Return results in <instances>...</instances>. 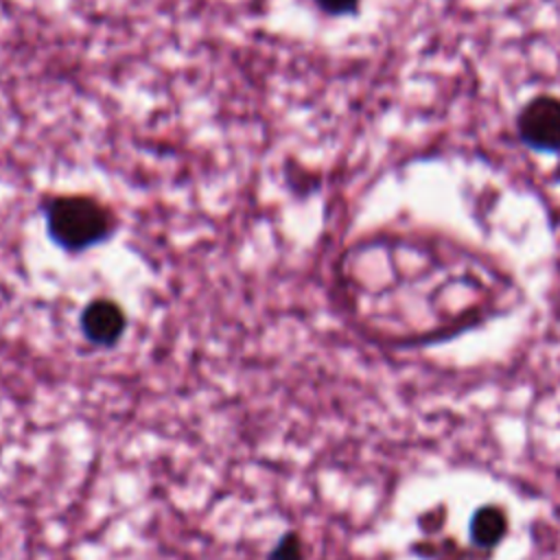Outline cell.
<instances>
[{
  "label": "cell",
  "instance_id": "obj_3",
  "mask_svg": "<svg viewBox=\"0 0 560 560\" xmlns=\"http://www.w3.org/2000/svg\"><path fill=\"white\" fill-rule=\"evenodd\" d=\"M81 328L90 341L112 346L125 330V313L112 300H96L83 311Z\"/></svg>",
  "mask_w": 560,
  "mask_h": 560
},
{
  "label": "cell",
  "instance_id": "obj_4",
  "mask_svg": "<svg viewBox=\"0 0 560 560\" xmlns=\"http://www.w3.org/2000/svg\"><path fill=\"white\" fill-rule=\"evenodd\" d=\"M508 534V514L501 505H479L470 516L468 536L479 549H494Z\"/></svg>",
  "mask_w": 560,
  "mask_h": 560
},
{
  "label": "cell",
  "instance_id": "obj_1",
  "mask_svg": "<svg viewBox=\"0 0 560 560\" xmlns=\"http://www.w3.org/2000/svg\"><path fill=\"white\" fill-rule=\"evenodd\" d=\"M50 234L68 249H83L105 238L112 228V214L107 208L90 197H57L48 210Z\"/></svg>",
  "mask_w": 560,
  "mask_h": 560
},
{
  "label": "cell",
  "instance_id": "obj_5",
  "mask_svg": "<svg viewBox=\"0 0 560 560\" xmlns=\"http://www.w3.org/2000/svg\"><path fill=\"white\" fill-rule=\"evenodd\" d=\"M269 560H304V545L295 532H289L269 553Z\"/></svg>",
  "mask_w": 560,
  "mask_h": 560
},
{
  "label": "cell",
  "instance_id": "obj_6",
  "mask_svg": "<svg viewBox=\"0 0 560 560\" xmlns=\"http://www.w3.org/2000/svg\"><path fill=\"white\" fill-rule=\"evenodd\" d=\"M317 7L326 13L339 15V13H350L352 9H357L359 0H315Z\"/></svg>",
  "mask_w": 560,
  "mask_h": 560
},
{
  "label": "cell",
  "instance_id": "obj_2",
  "mask_svg": "<svg viewBox=\"0 0 560 560\" xmlns=\"http://www.w3.org/2000/svg\"><path fill=\"white\" fill-rule=\"evenodd\" d=\"M518 133L536 151L560 149V98L536 96L518 114Z\"/></svg>",
  "mask_w": 560,
  "mask_h": 560
}]
</instances>
